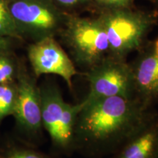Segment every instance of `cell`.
I'll use <instances>...</instances> for the list:
<instances>
[{"mask_svg": "<svg viewBox=\"0 0 158 158\" xmlns=\"http://www.w3.org/2000/svg\"><path fill=\"white\" fill-rule=\"evenodd\" d=\"M83 102L75 126L74 141L94 153L107 152L131 141L158 115L136 97L114 96Z\"/></svg>", "mask_w": 158, "mask_h": 158, "instance_id": "cell-1", "label": "cell"}, {"mask_svg": "<svg viewBox=\"0 0 158 158\" xmlns=\"http://www.w3.org/2000/svg\"><path fill=\"white\" fill-rule=\"evenodd\" d=\"M95 15L107 35L109 55L122 59L139 51L158 22V12L130 8L99 12Z\"/></svg>", "mask_w": 158, "mask_h": 158, "instance_id": "cell-2", "label": "cell"}, {"mask_svg": "<svg viewBox=\"0 0 158 158\" xmlns=\"http://www.w3.org/2000/svg\"><path fill=\"white\" fill-rule=\"evenodd\" d=\"M75 65L86 70L109 54L107 35L98 18L68 14L59 31Z\"/></svg>", "mask_w": 158, "mask_h": 158, "instance_id": "cell-3", "label": "cell"}, {"mask_svg": "<svg viewBox=\"0 0 158 158\" xmlns=\"http://www.w3.org/2000/svg\"><path fill=\"white\" fill-rule=\"evenodd\" d=\"M7 5L21 39L26 35L35 41L54 37L62 29L68 15L52 0H11Z\"/></svg>", "mask_w": 158, "mask_h": 158, "instance_id": "cell-4", "label": "cell"}, {"mask_svg": "<svg viewBox=\"0 0 158 158\" xmlns=\"http://www.w3.org/2000/svg\"><path fill=\"white\" fill-rule=\"evenodd\" d=\"M85 76L89 85L86 102L114 96L136 97L133 68L126 59L108 54L86 70Z\"/></svg>", "mask_w": 158, "mask_h": 158, "instance_id": "cell-5", "label": "cell"}, {"mask_svg": "<svg viewBox=\"0 0 158 158\" xmlns=\"http://www.w3.org/2000/svg\"><path fill=\"white\" fill-rule=\"evenodd\" d=\"M28 58L36 76L54 74L73 88V78L78 74L76 65L54 37L35 41L28 47Z\"/></svg>", "mask_w": 158, "mask_h": 158, "instance_id": "cell-6", "label": "cell"}, {"mask_svg": "<svg viewBox=\"0 0 158 158\" xmlns=\"http://www.w3.org/2000/svg\"><path fill=\"white\" fill-rule=\"evenodd\" d=\"M135 96L147 107L158 102V36L147 41L131 64Z\"/></svg>", "mask_w": 158, "mask_h": 158, "instance_id": "cell-7", "label": "cell"}, {"mask_svg": "<svg viewBox=\"0 0 158 158\" xmlns=\"http://www.w3.org/2000/svg\"><path fill=\"white\" fill-rule=\"evenodd\" d=\"M19 123L36 131L42 124L40 96L34 83L25 75L20 78L13 111Z\"/></svg>", "mask_w": 158, "mask_h": 158, "instance_id": "cell-8", "label": "cell"}, {"mask_svg": "<svg viewBox=\"0 0 158 158\" xmlns=\"http://www.w3.org/2000/svg\"><path fill=\"white\" fill-rule=\"evenodd\" d=\"M42 124L56 143L65 102L56 89L47 88L40 93Z\"/></svg>", "mask_w": 158, "mask_h": 158, "instance_id": "cell-9", "label": "cell"}, {"mask_svg": "<svg viewBox=\"0 0 158 158\" xmlns=\"http://www.w3.org/2000/svg\"><path fill=\"white\" fill-rule=\"evenodd\" d=\"M118 158H158V115L129 141Z\"/></svg>", "mask_w": 158, "mask_h": 158, "instance_id": "cell-10", "label": "cell"}, {"mask_svg": "<svg viewBox=\"0 0 158 158\" xmlns=\"http://www.w3.org/2000/svg\"><path fill=\"white\" fill-rule=\"evenodd\" d=\"M84 106V102L76 105L65 102L59 127L58 138L56 144L61 147H68L74 142V130L76 120Z\"/></svg>", "mask_w": 158, "mask_h": 158, "instance_id": "cell-11", "label": "cell"}, {"mask_svg": "<svg viewBox=\"0 0 158 158\" xmlns=\"http://www.w3.org/2000/svg\"><path fill=\"white\" fill-rule=\"evenodd\" d=\"M0 37L21 39L10 12L8 5L5 0H0Z\"/></svg>", "mask_w": 158, "mask_h": 158, "instance_id": "cell-12", "label": "cell"}, {"mask_svg": "<svg viewBox=\"0 0 158 158\" xmlns=\"http://www.w3.org/2000/svg\"><path fill=\"white\" fill-rule=\"evenodd\" d=\"M58 8L67 14L80 15L82 12L94 13V0H52Z\"/></svg>", "mask_w": 158, "mask_h": 158, "instance_id": "cell-13", "label": "cell"}, {"mask_svg": "<svg viewBox=\"0 0 158 158\" xmlns=\"http://www.w3.org/2000/svg\"><path fill=\"white\" fill-rule=\"evenodd\" d=\"M15 92L5 84H0V120L13 111Z\"/></svg>", "mask_w": 158, "mask_h": 158, "instance_id": "cell-14", "label": "cell"}, {"mask_svg": "<svg viewBox=\"0 0 158 158\" xmlns=\"http://www.w3.org/2000/svg\"><path fill=\"white\" fill-rule=\"evenodd\" d=\"M135 0H94V13L105 10L134 7Z\"/></svg>", "mask_w": 158, "mask_h": 158, "instance_id": "cell-15", "label": "cell"}, {"mask_svg": "<svg viewBox=\"0 0 158 158\" xmlns=\"http://www.w3.org/2000/svg\"><path fill=\"white\" fill-rule=\"evenodd\" d=\"M7 51H0V84L8 82L14 73L12 61L5 55Z\"/></svg>", "mask_w": 158, "mask_h": 158, "instance_id": "cell-16", "label": "cell"}, {"mask_svg": "<svg viewBox=\"0 0 158 158\" xmlns=\"http://www.w3.org/2000/svg\"><path fill=\"white\" fill-rule=\"evenodd\" d=\"M13 39L10 37H0V51H8L11 47Z\"/></svg>", "mask_w": 158, "mask_h": 158, "instance_id": "cell-17", "label": "cell"}, {"mask_svg": "<svg viewBox=\"0 0 158 158\" xmlns=\"http://www.w3.org/2000/svg\"><path fill=\"white\" fill-rule=\"evenodd\" d=\"M10 158H43V157H40V156L37 155V154L25 152L15 154V155L12 156Z\"/></svg>", "mask_w": 158, "mask_h": 158, "instance_id": "cell-18", "label": "cell"}, {"mask_svg": "<svg viewBox=\"0 0 158 158\" xmlns=\"http://www.w3.org/2000/svg\"><path fill=\"white\" fill-rule=\"evenodd\" d=\"M153 4H154V5H155V10L158 12V0H156L155 2H154Z\"/></svg>", "mask_w": 158, "mask_h": 158, "instance_id": "cell-19", "label": "cell"}, {"mask_svg": "<svg viewBox=\"0 0 158 158\" xmlns=\"http://www.w3.org/2000/svg\"><path fill=\"white\" fill-rule=\"evenodd\" d=\"M149 1H150V2H155L156 1V0H149Z\"/></svg>", "mask_w": 158, "mask_h": 158, "instance_id": "cell-20", "label": "cell"}, {"mask_svg": "<svg viewBox=\"0 0 158 158\" xmlns=\"http://www.w3.org/2000/svg\"><path fill=\"white\" fill-rule=\"evenodd\" d=\"M5 1L7 2H10V1H11V0H5Z\"/></svg>", "mask_w": 158, "mask_h": 158, "instance_id": "cell-21", "label": "cell"}]
</instances>
